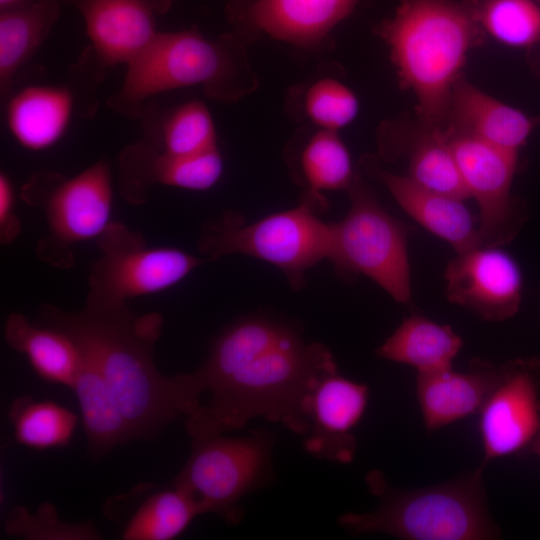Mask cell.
<instances>
[{
	"label": "cell",
	"mask_w": 540,
	"mask_h": 540,
	"mask_svg": "<svg viewBox=\"0 0 540 540\" xmlns=\"http://www.w3.org/2000/svg\"><path fill=\"white\" fill-rule=\"evenodd\" d=\"M337 366L321 343L282 322L253 316L227 327L195 374L208 400L185 426L190 438L223 434L262 417L303 435V407L316 378Z\"/></svg>",
	"instance_id": "1"
},
{
	"label": "cell",
	"mask_w": 540,
	"mask_h": 540,
	"mask_svg": "<svg viewBox=\"0 0 540 540\" xmlns=\"http://www.w3.org/2000/svg\"><path fill=\"white\" fill-rule=\"evenodd\" d=\"M7 344L28 359L44 380L72 388L80 369L81 353L65 332L30 322L21 313L8 315L4 326Z\"/></svg>",
	"instance_id": "22"
},
{
	"label": "cell",
	"mask_w": 540,
	"mask_h": 540,
	"mask_svg": "<svg viewBox=\"0 0 540 540\" xmlns=\"http://www.w3.org/2000/svg\"><path fill=\"white\" fill-rule=\"evenodd\" d=\"M6 531L27 539H76L101 538L91 522L69 524L58 519L53 505L45 503L35 514L24 507H15L6 522Z\"/></svg>",
	"instance_id": "33"
},
{
	"label": "cell",
	"mask_w": 540,
	"mask_h": 540,
	"mask_svg": "<svg viewBox=\"0 0 540 540\" xmlns=\"http://www.w3.org/2000/svg\"><path fill=\"white\" fill-rule=\"evenodd\" d=\"M350 207L331 223L329 260L341 276L365 275L396 302L411 300L407 227L388 213L356 175L348 188Z\"/></svg>",
	"instance_id": "7"
},
{
	"label": "cell",
	"mask_w": 540,
	"mask_h": 540,
	"mask_svg": "<svg viewBox=\"0 0 540 540\" xmlns=\"http://www.w3.org/2000/svg\"><path fill=\"white\" fill-rule=\"evenodd\" d=\"M527 451L540 458V431L538 432L537 436L535 437Z\"/></svg>",
	"instance_id": "37"
},
{
	"label": "cell",
	"mask_w": 540,
	"mask_h": 540,
	"mask_svg": "<svg viewBox=\"0 0 540 540\" xmlns=\"http://www.w3.org/2000/svg\"><path fill=\"white\" fill-rule=\"evenodd\" d=\"M470 197L479 208L482 246L500 247L519 232L525 214L512 196L518 154L468 134L445 129Z\"/></svg>",
	"instance_id": "11"
},
{
	"label": "cell",
	"mask_w": 540,
	"mask_h": 540,
	"mask_svg": "<svg viewBox=\"0 0 540 540\" xmlns=\"http://www.w3.org/2000/svg\"><path fill=\"white\" fill-rule=\"evenodd\" d=\"M16 196L9 176L0 173V241L2 245L12 244L21 232V221L17 215Z\"/></svg>",
	"instance_id": "34"
},
{
	"label": "cell",
	"mask_w": 540,
	"mask_h": 540,
	"mask_svg": "<svg viewBox=\"0 0 540 540\" xmlns=\"http://www.w3.org/2000/svg\"><path fill=\"white\" fill-rule=\"evenodd\" d=\"M477 0H401L382 21L400 84L413 92L424 129H445L452 90L469 51L482 42Z\"/></svg>",
	"instance_id": "3"
},
{
	"label": "cell",
	"mask_w": 540,
	"mask_h": 540,
	"mask_svg": "<svg viewBox=\"0 0 540 540\" xmlns=\"http://www.w3.org/2000/svg\"><path fill=\"white\" fill-rule=\"evenodd\" d=\"M500 376V365L473 360L465 372L417 374L416 396L430 433L479 413Z\"/></svg>",
	"instance_id": "18"
},
{
	"label": "cell",
	"mask_w": 540,
	"mask_h": 540,
	"mask_svg": "<svg viewBox=\"0 0 540 540\" xmlns=\"http://www.w3.org/2000/svg\"><path fill=\"white\" fill-rule=\"evenodd\" d=\"M63 3L45 0L0 11V92L12 95L17 72L34 55L59 19Z\"/></svg>",
	"instance_id": "24"
},
{
	"label": "cell",
	"mask_w": 540,
	"mask_h": 540,
	"mask_svg": "<svg viewBox=\"0 0 540 540\" xmlns=\"http://www.w3.org/2000/svg\"><path fill=\"white\" fill-rule=\"evenodd\" d=\"M301 170L308 192L323 197V191L348 190L355 179L350 153L337 131L320 129L301 153Z\"/></svg>",
	"instance_id": "29"
},
{
	"label": "cell",
	"mask_w": 540,
	"mask_h": 540,
	"mask_svg": "<svg viewBox=\"0 0 540 540\" xmlns=\"http://www.w3.org/2000/svg\"><path fill=\"white\" fill-rule=\"evenodd\" d=\"M305 110L321 129L338 131L353 121L359 103L355 94L343 83L323 78L308 89Z\"/></svg>",
	"instance_id": "32"
},
{
	"label": "cell",
	"mask_w": 540,
	"mask_h": 540,
	"mask_svg": "<svg viewBox=\"0 0 540 540\" xmlns=\"http://www.w3.org/2000/svg\"><path fill=\"white\" fill-rule=\"evenodd\" d=\"M36 323L65 332L97 365L134 440L149 438L202 408V389L193 372L165 376L154 363L163 325L159 313L137 315L126 303L86 300L75 312L44 304Z\"/></svg>",
	"instance_id": "2"
},
{
	"label": "cell",
	"mask_w": 540,
	"mask_h": 540,
	"mask_svg": "<svg viewBox=\"0 0 540 540\" xmlns=\"http://www.w3.org/2000/svg\"><path fill=\"white\" fill-rule=\"evenodd\" d=\"M202 514L195 501L180 487L147 497L126 523L124 540H171L181 535Z\"/></svg>",
	"instance_id": "27"
},
{
	"label": "cell",
	"mask_w": 540,
	"mask_h": 540,
	"mask_svg": "<svg viewBox=\"0 0 540 540\" xmlns=\"http://www.w3.org/2000/svg\"><path fill=\"white\" fill-rule=\"evenodd\" d=\"M485 467L529 448L540 431V358L500 365L499 379L479 411Z\"/></svg>",
	"instance_id": "12"
},
{
	"label": "cell",
	"mask_w": 540,
	"mask_h": 540,
	"mask_svg": "<svg viewBox=\"0 0 540 540\" xmlns=\"http://www.w3.org/2000/svg\"><path fill=\"white\" fill-rule=\"evenodd\" d=\"M216 147V129L209 109L200 101H191L175 109L166 119L158 148L171 154L186 155Z\"/></svg>",
	"instance_id": "31"
},
{
	"label": "cell",
	"mask_w": 540,
	"mask_h": 540,
	"mask_svg": "<svg viewBox=\"0 0 540 540\" xmlns=\"http://www.w3.org/2000/svg\"><path fill=\"white\" fill-rule=\"evenodd\" d=\"M80 353V369L71 389L80 405L88 451L92 456L100 457L134 439L101 371Z\"/></svg>",
	"instance_id": "25"
},
{
	"label": "cell",
	"mask_w": 540,
	"mask_h": 540,
	"mask_svg": "<svg viewBox=\"0 0 540 540\" xmlns=\"http://www.w3.org/2000/svg\"><path fill=\"white\" fill-rule=\"evenodd\" d=\"M22 197L45 216L48 233L38 244V257L57 268H70L71 247L96 240L112 221L110 165L99 160L72 177L38 172L24 185Z\"/></svg>",
	"instance_id": "8"
},
{
	"label": "cell",
	"mask_w": 540,
	"mask_h": 540,
	"mask_svg": "<svg viewBox=\"0 0 540 540\" xmlns=\"http://www.w3.org/2000/svg\"><path fill=\"white\" fill-rule=\"evenodd\" d=\"M462 345L461 337L449 325L412 314L380 345L376 355L408 365L417 374H428L452 369Z\"/></svg>",
	"instance_id": "23"
},
{
	"label": "cell",
	"mask_w": 540,
	"mask_h": 540,
	"mask_svg": "<svg viewBox=\"0 0 540 540\" xmlns=\"http://www.w3.org/2000/svg\"><path fill=\"white\" fill-rule=\"evenodd\" d=\"M76 112L75 92L65 85H32L11 95L8 129L19 145L43 151L64 136Z\"/></svg>",
	"instance_id": "21"
},
{
	"label": "cell",
	"mask_w": 540,
	"mask_h": 540,
	"mask_svg": "<svg viewBox=\"0 0 540 540\" xmlns=\"http://www.w3.org/2000/svg\"><path fill=\"white\" fill-rule=\"evenodd\" d=\"M368 399V386L340 375L337 366L321 373L304 402L305 449L317 458L351 462L357 446L353 431Z\"/></svg>",
	"instance_id": "14"
},
{
	"label": "cell",
	"mask_w": 540,
	"mask_h": 540,
	"mask_svg": "<svg viewBox=\"0 0 540 540\" xmlns=\"http://www.w3.org/2000/svg\"><path fill=\"white\" fill-rule=\"evenodd\" d=\"M222 172L223 159L218 147L178 155L149 143H137L124 149L119 159L121 192L134 204L142 203L146 191L154 185L207 190L217 183Z\"/></svg>",
	"instance_id": "15"
},
{
	"label": "cell",
	"mask_w": 540,
	"mask_h": 540,
	"mask_svg": "<svg viewBox=\"0 0 540 540\" xmlns=\"http://www.w3.org/2000/svg\"><path fill=\"white\" fill-rule=\"evenodd\" d=\"M538 2H540V0H537Z\"/></svg>",
	"instance_id": "38"
},
{
	"label": "cell",
	"mask_w": 540,
	"mask_h": 540,
	"mask_svg": "<svg viewBox=\"0 0 540 540\" xmlns=\"http://www.w3.org/2000/svg\"><path fill=\"white\" fill-rule=\"evenodd\" d=\"M325 201L309 192L290 209L244 224L238 216L225 214L208 224L199 238V250L207 260L225 255H249L283 272L293 289L304 286L305 273L328 259L332 244L331 223L316 214Z\"/></svg>",
	"instance_id": "6"
},
{
	"label": "cell",
	"mask_w": 540,
	"mask_h": 540,
	"mask_svg": "<svg viewBox=\"0 0 540 540\" xmlns=\"http://www.w3.org/2000/svg\"><path fill=\"white\" fill-rule=\"evenodd\" d=\"M156 9L158 13L165 12L171 4L172 0H147Z\"/></svg>",
	"instance_id": "36"
},
{
	"label": "cell",
	"mask_w": 540,
	"mask_h": 540,
	"mask_svg": "<svg viewBox=\"0 0 540 540\" xmlns=\"http://www.w3.org/2000/svg\"><path fill=\"white\" fill-rule=\"evenodd\" d=\"M359 0H233L230 18L280 41L309 46L322 41Z\"/></svg>",
	"instance_id": "16"
},
{
	"label": "cell",
	"mask_w": 540,
	"mask_h": 540,
	"mask_svg": "<svg viewBox=\"0 0 540 540\" xmlns=\"http://www.w3.org/2000/svg\"><path fill=\"white\" fill-rule=\"evenodd\" d=\"M191 440L190 456L172 484L183 489L202 514L238 522L240 499L271 478L273 435L256 430L243 437L212 434Z\"/></svg>",
	"instance_id": "9"
},
{
	"label": "cell",
	"mask_w": 540,
	"mask_h": 540,
	"mask_svg": "<svg viewBox=\"0 0 540 540\" xmlns=\"http://www.w3.org/2000/svg\"><path fill=\"white\" fill-rule=\"evenodd\" d=\"M254 85L236 39H211L196 29L158 32L126 66L123 83L109 104L117 112L132 115L149 98L174 89L201 86L211 97L235 100Z\"/></svg>",
	"instance_id": "5"
},
{
	"label": "cell",
	"mask_w": 540,
	"mask_h": 540,
	"mask_svg": "<svg viewBox=\"0 0 540 540\" xmlns=\"http://www.w3.org/2000/svg\"><path fill=\"white\" fill-rule=\"evenodd\" d=\"M417 185L460 200L469 198L445 129H424L409 148V174Z\"/></svg>",
	"instance_id": "26"
},
{
	"label": "cell",
	"mask_w": 540,
	"mask_h": 540,
	"mask_svg": "<svg viewBox=\"0 0 540 540\" xmlns=\"http://www.w3.org/2000/svg\"><path fill=\"white\" fill-rule=\"evenodd\" d=\"M447 122L446 129L519 153L540 124V116L530 117L459 78L452 90Z\"/></svg>",
	"instance_id": "20"
},
{
	"label": "cell",
	"mask_w": 540,
	"mask_h": 540,
	"mask_svg": "<svg viewBox=\"0 0 540 540\" xmlns=\"http://www.w3.org/2000/svg\"><path fill=\"white\" fill-rule=\"evenodd\" d=\"M82 17L94 56L104 66L132 62L156 37L147 0H68Z\"/></svg>",
	"instance_id": "17"
},
{
	"label": "cell",
	"mask_w": 540,
	"mask_h": 540,
	"mask_svg": "<svg viewBox=\"0 0 540 540\" xmlns=\"http://www.w3.org/2000/svg\"><path fill=\"white\" fill-rule=\"evenodd\" d=\"M9 417L16 441L39 450L67 445L77 425V416L66 407L27 396L13 401Z\"/></svg>",
	"instance_id": "28"
},
{
	"label": "cell",
	"mask_w": 540,
	"mask_h": 540,
	"mask_svg": "<svg viewBox=\"0 0 540 540\" xmlns=\"http://www.w3.org/2000/svg\"><path fill=\"white\" fill-rule=\"evenodd\" d=\"M364 164L410 217L448 242L456 253L482 246L478 222L464 200L429 191L408 176L389 172L373 161L366 160Z\"/></svg>",
	"instance_id": "19"
},
{
	"label": "cell",
	"mask_w": 540,
	"mask_h": 540,
	"mask_svg": "<svg viewBox=\"0 0 540 540\" xmlns=\"http://www.w3.org/2000/svg\"><path fill=\"white\" fill-rule=\"evenodd\" d=\"M483 472L478 466L443 483L406 490L372 470L366 483L378 498L377 508L345 513L338 523L352 534L384 533L405 540L498 539L501 531L488 509Z\"/></svg>",
	"instance_id": "4"
},
{
	"label": "cell",
	"mask_w": 540,
	"mask_h": 540,
	"mask_svg": "<svg viewBox=\"0 0 540 540\" xmlns=\"http://www.w3.org/2000/svg\"><path fill=\"white\" fill-rule=\"evenodd\" d=\"M447 299L491 322L513 317L519 310L523 278L519 265L495 246L456 253L445 270Z\"/></svg>",
	"instance_id": "13"
},
{
	"label": "cell",
	"mask_w": 540,
	"mask_h": 540,
	"mask_svg": "<svg viewBox=\"0 0 540 540\" xmlns=\"http://www.w3.org/2000/svg\"><path fill=\"white\" fill-rule=\"evenodd\" d=\"M41 1H45V0H0V11L23 7V6H27V5L34 4ZM58 1H61L62 3H68V0H58Z\"/></svg>",
	"instance_id": "35"
},
{
	"label": "cell",
	"mask_w": 540,
	"mask_h": 540,
	"mask_svg": "<svg viewBox=\"0 0 540 540\" xmlns=\"http://www.w3.org/2000/svg\"><path fill=\"white\" fill-rule=\"evenodd\" d=\"M477 18L498 42L517 48L540 43V4L537 0H477Z\"/></svg>",
	"instance_id": "30"
},
{
	"label": "cell",
	"mask_w": 540,
	"mask_h": 540,
	"mask_svg": "<svg viewBox=\"0 0 540 540\" xmlns=\"http://www.w3.org/2000/svg\"><path fill=\"white\" fill-rule=\"evenodd\" d=\"M101 252L92 264L86 300L122 304L130 298L166 290L204 260L173 247H150L138 231L111 221L96 239Z\"/></svg>",
	"instance_id": "10"
}]
</instances>
